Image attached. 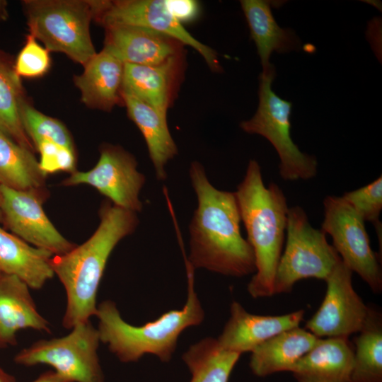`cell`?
Returning <instances> with one entry per match:
<instances>
[{"mask_svg":"<svg viewBox=\"0 0 382 382\" xmlns=\"http://www.w3.org/2000/svg\"><path fill=\"white\" fill-rule=\"evenodd\" d=\"M29 289L17 277H0V348L16 345L20 330L50 332L49 322L38 312Z\"/></svg>","mask_w":382,"mask_h":382,"instance_id":"obj_19","label":"cell"},{"mask_svg":"<svg viewBox=\"0 0 382 382\" xmlns=\"http://www.w3.org/2000/svg\"><path fill=\"white\" fill-rule=\"evenodd\" d=\"M321 230L332 239L342 262L369 285L373 292L382 290L381 260L371 247L364 221L342 197L328 195L323 200Z\"/></svg>","mask_w":382,"mask_h":382,"instance_id":"obj_9","label":"cell"},{"mask_svg":"<svg viewBox=\"0 0 382 382\" xmlns=\"http://www.w3.org/2000/svg\"><path fill=\"white\" fill-rule=\"evenodd\" d=\"M3 222V215L1 212V196H0V223Z\"/></svg>","mask_w":382,"mask_h":382,"instance_id":"obj_36","label":"cell"},{"mask_svg":"<svg viewBox=\"0 0 382 382\" xmlns=\"http://www.w3.org/2000/svg\"><path fill=\"white\" fill-rule=\"evenodd\" d=\"M100 224L83 244L69 252L53 255L50 265L66 294L63 326L71 329L90 320L97 311L96 296L108 258L117 243L139 224L137 213L110 201L102 204Z\"/></svg>","mask_w":382,"mask_h":382,"instance_id":"obj_2","label":"cell"},{"mask_svg":"<svg viewBox=\"0 0 382 382\" xmlns=\"http://www.w3.org/2000/svg\"><path fill=\"white\" fill-rule=\"evenodd\" d=\"M318 337L299 326L281 332L251 352L250 367L260 377L291 371L297 361L316 344Z\"/></svg>","mask_w":382,"mask_h":382,"instance_id":"obj_20","label":"cell"},{"mask_svg":"<svg viewBox=\"0 0 382 382\" xmlns=\"http://www.w3.org/2000/svg\"><path fill=\"white\" fill-rule=\"evenodd\" d=\"M234 193L255 261L248 291L253 298L271 296L286 237L289 209L286 198L276 183L265 186L255 160L249 161Z\"/></svg>","mask_w":382,"mask_h":382,"instance_id":"obj_3","label":"cell"},{"mask_svg":"<svg viewBox=\"0 0 382 382\" xmlns=\"http://www.w3.org/2000/svg\"><path fill=\"white\" fill-rule=\"evenodd\" d=\"M352 273L340 260L325 280L323 301L305 325L317 337L348 338L365 325L370 307L354 291Z\"/></svg>","mask_w":382,"mask_h":382,"instance_id":"obj_11","label":"cell"},{"mask_svg":"<svg viewBox=\"0 0 382 382\" xmlns=\"http://www.w3.org/2000/svg\"><path fill=\"white\" fill-rule=\"evenodd\" d=\"M49 52L30 34L17 57L14 71L19 77L36 78L43 76L50 66Z\"/></svg>","mask_w":382,"mask_h":382,"instance_id":"obj_30","label":"cell"},{"mask_svg":"<svg viewBox=\"0 0 382 382\" xmlns=\"http://www.w3.org/2000/svg\"><path fill=\"white\" fill-rule=\"evenodd\" d=\"M121 96L129 117L144 138L157 180H165L166 165L178 154L168 129L167 116L128 93L121 91Z\"/></svg>","mask_w":382,"mask_h":382,"instance_id":"obj_21","label":"cell"},{"mask_svg":"<svg viewBox=\"0 0 382 382\" xmlns=\"http://www.w3.org/2000/svg\"><path fill=\"white\" fill-rule=\"evenodd\" d=\"M83 67V72L74 77V83L86 105L110 111L122 101L125 63L109 48L104 46Z\"/></svg>","mask_w":382,"mask_h":382,"instance_id":"obj_17","label":"cell"},{"mask_svg":"<svg viewBox=\"0 0 382 382\" xmlns=\"http://www.w3.org/2000/svg\"><path fill=\"white\" fill-rule=\"evenodd\" d=\"M354 346L348 338H318L291 372L296 382H351Z\"/></svg>","mask_w":382,"mask_h":382,"instance_id":"obj_16","label":"cell"},{"mask_svg":"<svg viewBox=\"0 0 382 382\" xmlns=\"http://www.w3.org/2000/svg\"><path fill=\"white\" fill-rule=\"evenodd\" d=\"M342 198L363 219L374 225L380 222L382 209V177L357 190L345 192Z\"/></svg>","mask_w":382,"mask_h":382,"instance_id":"obj_29","label":"cell"},{"mask_svg":"<svg viewBox=\"0 0 382 382\" xmlns=\"http://www.w3.org/2000/svg\"><path fill=\"white\" fill-rule=\"evenodd\" d=\"M231 316L217 339L225 349L242 354L252 352L274 335L299 326L304 316L299 310L281 316H260L248 313L237 301L231 305Z\"/></svg>","mask_w":382,"mask_h":382,"instance_id":"obj_14","label":"cell"},{"mask_svg":"<svg viewBox=\"0 0 382 382\" xmlns=\"http://www.w3.org/2000/svg\"><path fill=\"white\" fill-rule=\"evenodd\" d=\"M24 100L20 77L0 62V133L33 151L35 146L26 134L20 116Z\"/></svg>","mask_w":382,"mask_h":382,"instance_id":"obj_27","label":"cell"},{"mask_svg":"<svg viewBox=\"0 0 382 382\" xmlns=\"http://www.w3.org/2000/svg\"><path fill=\"white\" fill-rule=\"evenodd\" d=\"M35 148L40 154V168L46 175L58 171H76L74 150L47 140L40 141Z\"/></svg>","mask_w":382,"mask_h":382,"instance_id":"obj_31","label":"cell"},{"mask_svg":"<svg viewBox=\"0 0 382 382\" xmlns=\"http://www.w3.org/2000/svg\"><path fill=\"white\" fill-rule=\"evenodd\" d=\"M145 176L137 170L135 158L122 147H101L97 164L86 172L72 173L63 182L66 186L88 185L108 197L113 204L137 213L142 210L139 193Z\"/></svg>","mask_w":382,"mask_h":382,"instance_id":"obj_10","label":"cell"},{"mask_svg":"<svg viewBox=\"0 0 382 382\" xmlns=\"http://www.w3.org/2000/svg\"><path fill=\"white\" fill-rule=\"evenodd\" d=\"M0 196L3 221L15 236L54 255L65 254L76 246L45 214L44 189L22 190L0 185Z\"/></svg>","mask_w":382,"mask_h":382,"instance_id":"obj_13","label":"cell"},{"mask_svg":"<svg viewBox=\"0 0 382 382\" xmlns=\"http://www.w3.org/2000/svg\"><path fill=\"white\" fill-rule=\"evenodd\" d=\"M366 2H368L370 4H372L374 6H375L378 9H380V11L381 10V4L378 1H367Z\"/></svg>","mask_w":382,"mask_h":382,"instance_id":"obj_35","label":"cell"},{"mask_svg":"<svg viewBox=\"0 0 382 382\" xmlns=\"http://www.w3.org/2000/svg\"><path fill=\"white\" fill-rule=\"evenodd\" d=\"M66 336L40 340L14 357L18 364H47L72 382H105L97 350L98 330L90 320L72 328Z\"/></svg>","mask_w":382,"mask_h":382,"instance_id":"obj_8","label":"cell"},{"mask_svg":"<svg viewBox=\"0 0 382 382\" xmlns=\"http://www.w3.org/2000/svg\"><path fill=\"white\" fill-rule=\"evenodd\" d=\"M180 54L156 65L125 64L122 91L167 116L180 76Z\"/></svg>","mask_w":382,"mask_h":382,"instance_id":"obj_18","label":"cell"},{"mask_svg":"<svg viewBox=\"0 0 382 382\" xmlns=\"http://www.w3.org/2000/svg\"><path fill=\"white\" fill-rule=\"evenodd\" d=\"M351 382H382V316L370 308L365 325L354 339Z\"/></svg>","mask_w":382,"mask_h":382,"instance_id":"obj_26","label":"cell"},{"mask_svg":"<svg viewBox=\"0 0 382 382\" xmlns=\"http://www.w3.org/2000/svg\"><path fill=\"white\" fill-rule=\"evenodd\" d=\"M185 265L187 298L182 309L167 311L154 321L136 326L122 319L113 301L106 300L97 306L100 340L122 362L137 361L146 354L169 361L180 335L203 321L204 311L195 290V269L187 260Z\"/></svg>","mask_w":382,"mask_h":382,"instance_id":"obj_4","label":"cell"},{"mask_svg":"<svg viewBox=\"0 0 382 382\" xmlns=\"http://www.w3.org/2000/svg\"><path fill=\"white\" fill-rule=\"evenodd\" d=\"M240 356L224 349L217 339L207 337L190 346L183 359L191 373L190 382H228Z\"/></svg>","mask_w":382,"mask_h":382,"instance_id":"obj_25","label":"cell"},{"mask_svg":"<svg viewBox=\"0 0 382 382\" xmlns=\"http://www.w3.org/2000/svg\"><path fill=\"white\" fill-rule=\"evenodd\" d=\"M20 116L23 129L35 147L47 140L74 150L72 138L64 125L39 112L25 99L21 104Z\"/></svg>","mask_w":382,"mask_h":382,"instance_id":"obj_28","label":"cell"},{"mask_svg":"<svg viewBox=\"0 0 382 382\" xmlns=\"http://www.w3.org/2000/svg\"><path fill=\"white\" fill-rule=\"evenodd\" d=\"M31 382H72L54 371H47Z\"/></svg>","mask_w":382,"mask_h":382,"instance_id":"obj_33","label":"cell"},{"mask_svg":"<svg viewBox=\"0 0 382 382\" xmlns=\"http://www.w3.org/2000/svg\"><path fill=\"white\" fill-rule=\"evenodd\" d=\"M105 29V47L125 64L156 65L180 54V42L152 30L129 25Z\"/></svg>","mask_w":382,"mask_h":382,"instance_id":"obj_15","label":"cell"},{"mask_svg":"<svg viewBox=\"0 0 382 382\" xmlns=\"http://www.w3.org/2000/svg\"><path fill=\"white\" fill-rule=\"evenodd\" d=\"M0 382H16V378L0 366Z\"/></svg>","mask_w":382,"mask_h":382,"instance_id":"obj_34","label":"cell"},{"mask_svg":"<svg viewBox=\"0 0 382 382\" xmlns=\"http://www.w3.org/2000/svg\"><path fill=\"white\" fill-rule=\"evenodd\" d=\"M286 245L276 271L274 294L289 293L299 280H325L341 260L321 230L311 226L304 209L289 207Z\"/></svg>","mask_w":382,"mask_h":382,"instance_id":"obj_7","label":"cell"},{"mask_svg":"<svg viewBox=\"0 0 382 382\" xmlns=\"http://www.w3.org/2000/svg\"><path fill=\"white\" fill-rule=\"evenodd\" d=\"M105 28L129 25L146 28L192 47L214 71L221 69L216 52L194 37L170 11L167 1H103L96 17Z\"/></svg>","mask_w":382,"mask_h":382,"instance_id":"obj_12","label":"cell"},{"mask_svg":"<svg viewBox=\"0 0 382 382\" xmlns=\"http://www.w3.org/2000/svg\"><path fill=\"white\" fill-rule=\"evenodd\" d=\"M276 76L274 66L262 71L259 77V103L256 112L240 127L246 133L266 138L280 159L279 171L284 180H309L318 172L315 156L302 152L291 137V103L278 96L272 89Z\"/></svg>","mask_w":382,"mask_h":382,"instance_id":"obj_6","label":"cell"},{"mask_svg":"<svg viewBox=\"0 0 382 382\" xmlns=\"http://www.w3.org/2000/svg\"><path fill=\"white\" fill-rule=\"evenodd\" d=\"M168 6L181 23L183 21H190L197 13V4L194 1H167Z\"/></svg>","mask_w":382,"mask_h":382,"instance_id":"obj_32","label":"cell"},{"mask_svg":"<svg viewBox=\"0 0 382 382\" xmlns=\"http://www.w3.org/2000/svg\"><path fill=\"white\" fill-rule=\"evenodd\" d=\"M53 255L0 226V272L3 274L17 277L30 289H40L54 275L50 265Z\"/></svg>","mask_w":382,"mask_h":382,"instance_id":"obj_22","label":"cell"},{"mask_svg":"<svg viewBox=\"0 0 382 382\" xmlns=\"http://www.w3.org/2000/svg\"><path fill=\"white\" fill-rule=\"evenodd\" d=\"M255 42L262 66V71L272 64L270 57L273 52L286 53L300 48V40L294 30L281 28L276 22L270 1L242 0L240 1Z\"/></svg>","mask_w":382,"mask_h":382,"instance_id":"obj_23","label":"cell"},{"mask_svg":"<svg viewBox=\"0 0 382 382\" xmlns=\"http://www.w3.org/2000/svg\"><path fill=\"white\" fill-rule=\"evenodd\" d=\"M3 274L0 272V277Z\"/></svg>","mask_w":382,"mask_h":382,"instance_id":"obj_37","label":"cell"},{"mask_svg":"<svg viewBox=\"0 0 382 382\" xmlns=\"http://www.w3.org/2000/svg\"><path fill=\"white\" fill-rule=\"evenodd\" d=\"M189 175L197 199L190 226V254L195 268L231 277L255 272L253 249L241 233V216L234 192L216 189L203 166L190 164Z\"/></svg>","mask_w":382,"mask_h":382,"instance_id":"obj_1","label":"cell"},{"mask_svg":"<svg viewBox=\"0 0 382 382\" xmlns=\"http://www.w3.org/2000/svg\"><path fill=\"white\" fill-rule=\"evenodd\" d=\"M30 34L49 52H58L83 66L96 55L90 23L96 1L30 0L24 1Z\"/></svg>","mask_w":382,"mask_h":382,"instance_id":"obj_5","label":"cell"},{"mask_svg":"<svg viewBox=\"0 0 382 382\" xmlns=\"http://www.w3.org/2000/svg\"><path fill=\"white\" fill-rule=\"evenodd\" d=\"M46 177L33 151L0 133V185L22 190L43 189Z\"/></svg>","mask_w":382,"mask_h":382,"instance_id":"obj_24","label":"cell"}]
</instances>
